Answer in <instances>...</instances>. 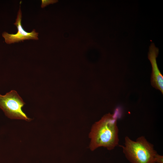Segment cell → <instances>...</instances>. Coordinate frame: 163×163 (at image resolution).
<instances>
[{"label": "cell", "mask_w": 163, "mask_h": 163, "mask_svg": "<svg viewBox=\"0 0 163 163\" xmlns=\"http://www.w3.org/2000/svg\"><path fill=\"white\" fill-rule=\"evenodd\" d=\"M118 113L116 111L113 114H107L93 125L89 135L91 150L103 147L111 150L119 145Z\"/></svg>", "instance_id": "cell-1"}, {"label": "cell", "mask_w": 163, "mask_h": 163, "mask_svg": "<svg viewBox=\"0 0 163 163\" xmlns=\"http://www.w3.org/2000/svg\"><path fill=\"white\" fill-rule=\"evenodd\" d=\"M119 146L131 163H155L154 157L157 152L154 145L144 136L138 137L136 141L126 136L124 145Z\"/></svg>", "instance_id": "cell-2"}, {"label": "cell", "mask_w": 163, "mask_h": 163, "mask_svg": "<svg viewBox=\"0 0 163 163\" xmlns=\"http://www.w3.org/2000/svg\"><path fill=\"white\" fill-rule=\"evenodd\" d=\"M24 104L25 103L21 98L14 90L4 95L0 94V108L6 116L10 119H22L27 121L31 120L22 110Z\"/></svg>", "instance_id": "cell-3"}, {"label": "cell", "mask_w": 163, "mask_h": 163, "mask_svg": "<svg viewBox=\"0 0 163 163\" xmlns=\"http://www.w3.org/2000/svg\"><path fill=\"white\" fill-rule=\"evenodd\" d=\"M21 1L15 22L14 23L17 27L18 32L14 34H9L6 32H4L2 34V36L4 38L5 42L7 44L18 43L21 41H23L25 40H39V33L36 31L35 29H33L30 32H26L22 27L21 23L22 14L21 9Z\"/></svg>", "instance_id": "cell-4"}, {"label": "cell", "mask_w": 163, "mask_h": 163, "mask_svg": "<svg viewBox=\"0 0 163 163\" xmlns=\"http://www.w3.org/2000/svg\"><path fill=\"white\" fill-rule=\"evenodd\" d=\"M158 53V49L156 47L153 43H152L148 53V58L152 67L151 84L152 87L160 91L163 94V76L159 69L156 61V58Z\"/></svg>", "instance_id": "cell-5"}, {"label": "cell", "mask_w": 163, "mask_h": 163, "mask_svg": "<svg viewBox=\"0 0 163 163\" xmlns=\"http://www.w3.org/2000/svg\"><path fill=\"white\" fill-rule=\"evenodd\" d=\"M41 8H43L46 6L51 4H53L58 2L57 0H42Z\"/></svg>", "instance_id": "cell-6"}, {"label": "cell", "mask_w": 163, "mask_h": 163, "mask_svg": "<svg viewBox=\"0 0 163 163\" xmlns=\"http://www.w3.org/2000/svg\"><path fill=\"white\" fill-rule=\"evenodd\" d=\"M154 160L155 163H163V156L157 153L155 155Z\"/></svg>", "instance_id": "cell-7"}]
</instances>
